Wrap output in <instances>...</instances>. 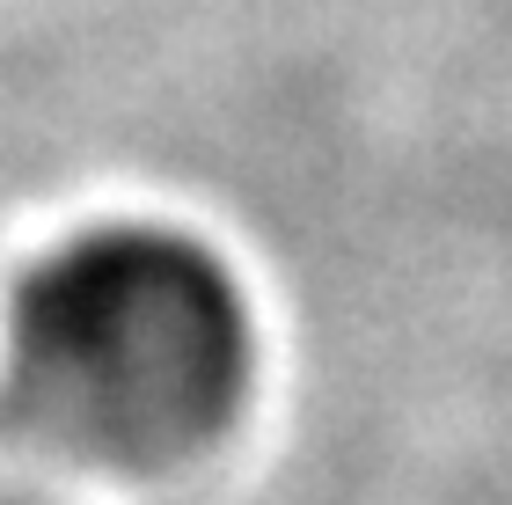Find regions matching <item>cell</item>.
<instances>
[{
	"instance_id": "6da1fadb",
	"label": "cell",
	"mask_w": 512,
	"mask_h": 505,
	"mask_svg": "<svg viewBox=\"0 0 512 505\" xmlns=\"http://www.w3.org/2000/svg\"><path fill=\"white\" fill-rule=\"evenodd\" d=\"M15 403L96 462H183L249 388V308L213 249L169 227H103L44 257L8 323Z\"/></svg>"
}]
</instances>
